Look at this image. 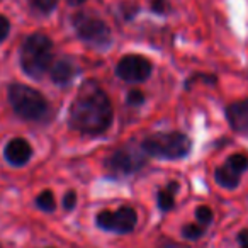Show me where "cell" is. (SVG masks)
<instances>
[{"label":"cell","instance_id":"cell-1","mask_svg":"<svg viewBox=\"0 0 248 248\" xmlns=\"http://www.w3.org/2000/svg\"><path fill=\"white\" fill-rule=\"evenodd\" d=\"M114 110L109 95L102 90L99 82L87 80L70 104V128L87 136L104 135L112 126Z\"/></svg>","mask_w":248,"mask_h":248},{"label":"cell","instance_id":"cell-2","mask_svg":"<svg viewBox=\"0 0 248 248\" xmlns=\"http://www.w3.org/2000/svg\"><path fill=\"white\" fill-rule=\"evenodd\" d=\"M53 41L43 32H32L24 39L19 51L22 72L34 80H39L49 72L53 65Z\"/></svg>","mask_w":248,"mask_h":248},{"label":"cell","instance_id":"cell-3","mask_svg":"<svg viewBox=\"0 0 248 248\" xmlns=\"http://www.w3.org/2000/svg\"><path fill=\"white\" fill-rule=\"evenodd\" d=\"M9 102L12 106V110L21 119L29 123H46L51 117V106L48 99L34 87L24 85V83H11Z\"/></svg>","mask_w":248,"mask_h":248},{"label":"cell","instance_id":"cell-4","mask_svg":"<svg viewBox=\"0 0 248 248\" xmlns=\"http://www.w3.org/2000/svg\"><path fill=\"white\" fill-rule=\"evenodd\" d=\"M140 145L146 155L158 160H182L192 150L190 138L180 131L153 133Z\"/></svg>","mask_w":248,"mask_h":248},{"label":"cell","instance_id":"cell-5","mask_svg":"<svg viewBox=\"0 0 248 248\" xmlns=\"http://www.w3.org/2000/svg\"><path fill=\"white\" fill-rule=\"evenodd\" d=\"M72 26L80 41L93 49H109L112 45V32L109 26L92 12H75L72 16Z\"/></svg>","mask_w":248,"mask_h":248},{"label":"cell","instance_id":"cell-6","mask_svg":"<svg viewBox=\"0 0 248 248\" xmlns=\"http://www.w3.org/2000/svg\"><path fill=\"white\" fill-rule=\"evenodd\" d=\"M146 158L148 155L143 152L141 145L135 146L133 143H129L126 146H121L112 155L107 156V175L112 179H126L129 175H135L146 165Z\"/></svg>","mask_w":248,"mask_h":248},{"label":"cell","instance_id":"cell-7","mask_svg":"<svg viewBox=\"0 0 248 248\" xmlns=\"http://www.w3.org/2000/svg\"><path fill=\"white\" fill-rule=\"evenodd\" d=\"M138 223V214L131 206H121L116 211H100L95 216V224L104 231L117 234L131 233Z\"/></svg>","mask_w":248,"mask_h":248},{"label":"cell","instance_id":"cell-8","mask_svg":"<svg viewBox=\"0 0 248 248\" xmlns=\"http://www.w3.org/2000/svg\"><path fill=\"white\" fill-rule=\"evenodd\" d=\"M152 62L143 55H124L116 65V75L123 82L141 83L152 75Z\"/></svg>","mask_w":248,"mask_h":248},{"label":"cell","instance_id":"cell-9","mask_svg":"<svg viewBox=\"0 0 248 248\" xmlns=\"http://www.w3.org/2000/svg\"><path fill=\"white\" fill-rule=\"evenodd\" d=\"M248 170V156L243 153H234L228 156L226 162L214 170V180L219 187L233 190L240 186L241 175Z\"/></svg>","mask_w":248,"mask_h":248},{"label":"cell","instance_id":"cell-10","mask_svg":"<svg viewBox=\"0 0 248 248\" xmlns=\"http://www.w3.org/2000/svg\"><path fill=\"white\" fill-rule=\"evenodd\" d=\"M226 119L234 133L248 138V99L236 100L226 106Z\"/></svg>","mask_w":248,"mask_h":248},{"label":"cell","instance_id":"cell-11","mask_svg":"<svg viewBox=\"0 0 248 248\" xmlns=\"http://www.w3.org/2000/svg\"><path fill=\"white\" fill-rule=\"evenodd\" d=\"M4 158L12 167H24L32 158V146L24 138H12L4 146Z\"/></svg>","mask_w":248,"mask_h":248},{"label":"cell","instance_id":"cell-12","mask_svg":"<svg viewBox=\"0 0 248 248\" xmlns=\"http://www.w3.org/2000/svg\"><path fill=\"white\" fill-rule=\"evenodd\" d=\"M49 78L55 85L65 87L75 80V77L80 73V68L73 60L70 58H58L53 62L51 68H49Z\"/></svg>","mask_w":248,"mask_h":248},{"label":"cell","instance_id":"cell-13","mask_svg":"<svg viewBox=\"0 0 248 248\" xmlns=\"http://www.w3.org/2000/svg\"><path fill=\"white\" fill-rule=\"evenodd\" d=\"M179 187H180L179 182L172 180V182H169L165 187H162L158 190V194H156V204H158L160 211L169 213V211H172L175 207V196L179 192Z\"/></svg>","mask_w":248,"mask_h":248},{"label":"cell","instance_id":"cell-14","mask_svg":"<svg viewBox=\"0 0 248 248\" xmlns=\"http://www.w3.org/2000/svg\"><path fill=\"white\" fill-rule=\"evenodd\" d=\"M36 206H38L43 213H53V211L56 209V201L51 190L45 189L43 192H39V196L36 197Z\"/></svg>","mask_w":248,"mask_h":248},{"label":"cell","instance_id":"cell-15","mask_svg":"<svg viewBox=\"0 0 248 248\" xmlns=\"http://www.w3.org/2000/svg\"><path fill=\"white\" fill-rule=\"evenodd\" d=\"M180 233H182V236L187 238V240H192V241L201 240V238L206 234V226H202V224H199V223H190V224L182 226Z\"/></svg>","mask_w":248,"mask_h":248},{"label":"cell","instance_id":"cell-16","mask_svg":"<svg viewBox=\"0 0 248 248\" xmlns=\"http://www.w3.org/2000/svg\"><path fill=\"white\" fill-rule=\"evenodd\" d=\"M28 2L34 11H38L43 16L51 14L58 5V0H28Z\"/></svg>","mask_w":248,"mask_h":248},{"label":"cell","instance_id":"cell-17","mask_svg":"<svg viewBox=\"0 0 248 248\" xmlns=\"http://www.w3.org/2000/svg\"><path fill=\"white\" fill-rule=\"evenodd\" d=\"M194 216H196L197 223L202 224V226H209L211 223H213V209H211L209 206H206V204H201V206L196 207V213H194Z\"/></svg>","mask_w":248,"mask_h":248},{"label":"cell","instance_id":"cell-18","mask_svg":"<svg viewBox=\"0 0 248 248\" xmlns=\"http://www.w3.org/2000/svg\"><path fill=\"white\" fill-rule=\"evenodd\" d=\"M126 102H128V106H133V107L141 106V104L145 102V93H143L141 90H138V89L129 90L128 97H126Z\"/></svg>","mask_w":248,"mask_h":248},{"label":"cell","instance_id":"cell-19","mask_svg":"<svg viewBox=\"0 0 248 248\" xmlns=\"http://www.w3.org/2000/svg\"><path fill=\"white\" fill-rule=\"evenodd\" d=\"M150 7H152V11L155 12V14H160V16H165L167 12L170 11L169 0H152Z\"/></svg>","mask_w":248,"mask_h":248},{"label":"cell","instance_id":"cell-20","mask_svg":"<svg viewBox=\"0 0 248 248\" xmlns=\"http://www.w3.org/2000/svg\"><path fill=\"white\" fill-rule=\"evenodd\" d=\"M77 206V192L73 189L66 190L65 197H63V207H65V211H73Z\"/></svg>","mask_w":248,"mask_h":248},{"label":"cell","instance_id":"cell-21","mask_svg":"<svg viewBox=\"0 0 248 248\" xmlns=\"http://www.w3.org/2000/svg\"><path fill=\"white\" fill-rule=\"evenodd\" d=\"M9 32H11V21L0 14V45L9 38Z\"/></svg>","mask_w":248,"mask_h":248},{"label":"cell","instance_id":"cell-22","mask_svg":"<svg viewBox=\"0 0 248 248\" xmlns=\"http://www.w3.org/2000/svg\"><path fill=\"white\" fill-rule=\"evenodd\" d=\"M121 11H123V17L129 21V19H133V16H136L140 7L136 4H131V2H124V4H121Z\"/></svg>","mask_w":248,"mask_h":248},{"label":"cell","instance_id":"cell-23","mask_svg":"<svg viewBox=\"0 0 248 248\" xmlns=\"http://www.w3.org/2000/svg\"><path fill=\"white\" fill-rule=\"evenodd\" d=\"M236 240L240 243V248H248V228H245V230H241L238 233Z\"/></svg>","mask_w":248,"mask_h":248},{"label":"cell","instance_id":"cell-24","mask_svg":"<svg viewBox=\"0 0 248 248\" xmlns=\"http://www.w3.org/2000/svg\"><path fill=\"white\" fill-rule=\"evenodd\" d=\"M83 2H87V0H68V4L72 5H82Z\"/></svg>","mask_w":248,"mask_h":248},{"label":"cell","instance_id":"cell-25","mask_svg":"<svg viewBox=\"0 0 248 248\" xmlns=\"http://www.w3.org/2000/svg\"><path fill=\"white\" fill-rule=\"evenodd\" d=\"M48 248H53V247H48Z\"/></svg>","mask_w":248,"mask_h":248},{"label":"cell","instance_id":"cell-26","mask_svg":"<svg viewBox=\"0 0 248 248\" xmlns=\"http://www.w3.org/2000/svg\"><path fill=\"white\" fill-rule=\"evenodd\" d=\"M0 248H2V245H0Z\"/></svg>","mask_w":248,"mask_h":248}]
</instances>
